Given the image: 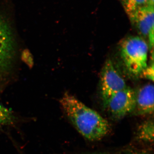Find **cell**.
I'll return each instance as SVG.
<instances>
[{"label":"cell","mask_w":154,"mask_h":154,"mask_svg":"<svg viewBox=\"0 0 154 154\" xmlns=\"http://www.w3.org/2000/svg\"><path fill=\"white\" fill-rule=\"evenodd\" d=\"M154 91L153 85L148 84L135 92V108L133 113L139 115L153 113Z\"/></svg>","instance_id":"7"},{"label":"cell","mask_w":154,"mask_h":154,"mask_svg":"<svg viewBox=\"0 0 154 154\" xmlns=\"http://www.w3.org/2000/svg\"><path fill=\"white\" fill-rule=\"evenodd\" d=\"M150 2L152 5H154V0H150Z\"/></svg>","instance_id":"15"},{"label":"cell","mask_w":154,"mask_h":154,"mask_svg":"<svg viewBox=\"0 0 154 154\" xmlns=\"http://www.w3.org/2000/svg\"><path fill=\"white\" fill-rule=\"evenodd\" d=\"M128 15L139 33L148 38L149 48L153 49L154 5L149 4Z\"/></svg>","instance_id":"6"},{"label":"cell","mask_w":154,"mask_h":154,"mask_svg":"<svg viewBox=\"0 0 154 154\" xmlns=\"http://www.w3.org/2000/svg\"><path fill=\"white\" fill-rule=\"evenodd\" d=\"M140 76L153 82L154 80V63L153 60L149 65H147L146 67L143 71Z\"/></svg>","instance_id":"11"},{"label":"cell","mask_w":154,"mask_h":154,"mask_svg":"<svg viewBox=\"0 0 154 154\" xmlns=\"http://www.w3.org/2000/svg\"><path fill=\"white\" fill-rule=\"evenodd\" d=\"M124 79L116 70L110 60L106 61L101 75L100 90L103 104L110 96L126 88Z\"/></svg>","instance_id":"4"},{"label":"cell","mask_w":154,"mask_h":154,"mask_svg":"<svg viewBox=\"0 0 154 154\" xmlns=\"http://www.w3.org/2000/svg\"><path fill=\"white\" fill-rule=\"evenodd\" d=\"M154 131L153 120L151 119L146 120L139 126L137 131V137L140 140L145 142H153Z\"/></svg>","instance_id":"8"},{"label":"cell","mask_w":154,"mask_h":154,"mask_svg":"<svg viewBox=\"0 0 154 154\" xmlns=\"http://www.w3.org/2000/svg\"><path fill=\"white\" fill-rule=\"evenodd\" d=\"M60 103L69 120L86 139L99 140L110 132V124L105 119L71 94L65 93Z\"/></svg>","instance_id":"1"},{"label":"cell","mask_w":154,"mask_h":154,"mask_svg":"<svg viewBox=\"0 0 154 154\" xmlns=\"http://www.w3.org/2000/svg\"><path fill=\"white\" fill-rule=\"evenodd\" d=\"M17 121L12 110L0 104V128L15 124Z\"/></svg>","instance_id":"9"},{"label":"cell","mask_w":154,"mask_h":154,"mask_svg":"<svg viewBox=\"0 0 154 154\" xmlns=\"http://www.w3.org/2000/svg\"><path fill=\"white\" fill-rule=\"evenodd\" d=\"M89 154H108L106 153H91Z\"/></svg>","instance_id":"14"},{"label":"cell","mask_w":154,"mask_h":154,"mask_svg":"<svg viewBox=\"0 0 154 154\" xmlns=\"http://www.w3.org/2000/svg\"><path fill=\"white\" fill-rule=\"evenodd\" d=\"M119 48L127 70L132 75L140 76L148 65V44L140 36H129L120 42Z\"/></svg>","instance_id":"2"},{"label":"cell","mask_w":154,"mask_h":154,"mask_svg":"<svg viewBox=\"0 0 154 154\" xmlns=\"http://www.w3.org/2000/svg\"><path fill=\"white\" fill-rule=\"evenodd\" d=\"M132 154H149L148 153L146 152H139V153H134Z\"/></svg>","instance_id":"13"},{"label":"cell","mask_w":154,"mask_h":154,"mask_svg":"<svg viewBox=\"0 0 154 154\" xmlns=\"http://www.w3.org/2000/svg\"><path fill=\"white\" fill-rule=\"evenodd\" d=\"M14 53L15 45L12 31L7 22L0 17V82L11 68Z\"/></svg>","instance_id":"5"},{"label":"cell","mask_w":154,"mask_h":154,"mask_svg":"<svg viewBox=\"0 0 154 154\" xmlns=\"http://www.w3.org/2000/svg\"><path fill=\"white\" fill-rule=\"evenodd\" d=\"M135 102V92L127 87L110 96L103 104L111 117L118 120L133 113Z\"/></svg>","instance_id":"3"},{"label":"cell","mask_w":154,"mask_h":154,"mask_svg":"<svg viewBox=\"0 0 154 154\" xmlns=\"http://www.w3.org/2000/svg\"><path fill=\"white\" fill-rule=\"evenodd\" d=\"M22 59L25 63L30 67L33 65V59L32 55L27 50L24 51L22 53Z\"/></svg>","instance_id":"12"},{"label":"cell","mask_w":154,"mask_h":154,"mask_svg":"<svg viewBox=\"0 0 154 154\" xmlns=\"http://www.w3.org/2000/svg\"><path fill=\"white\" fill-rule=\"evenodd\" d=\"M121 2L127 15L149 4L152 5L150 0H121Z\"/></svg>","instance_id":"10"}]
</instances>
